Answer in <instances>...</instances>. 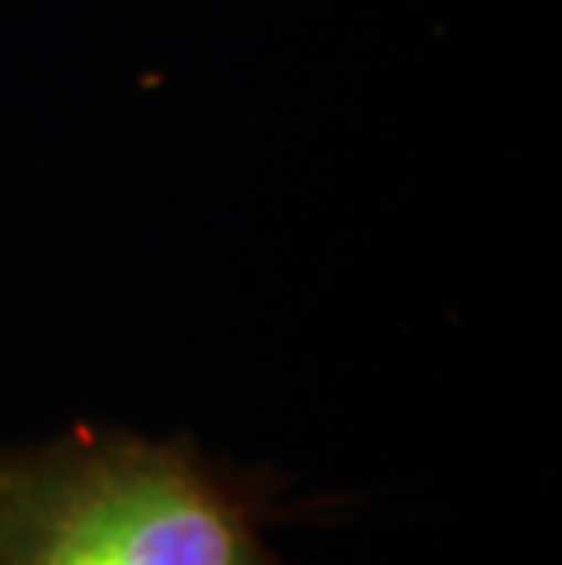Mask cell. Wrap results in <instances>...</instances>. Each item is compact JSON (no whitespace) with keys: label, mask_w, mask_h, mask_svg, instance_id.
I'll use <instances>...</instances> for the list:
<instances>
[{"label":"cell","mask_w":562,"mask_h":565,"mask_svg":"<svg viewBox=\"0 0 562 565\" xmlns=\"http://www.w3.org/2000/svg\"><path fill=\"white\" fill-rule=\"evenodd\" d=\"M282 489L187 435L74 427L0 449V565H289L263 544L296 514Z\"/></svg>","instance_id":"6da1fadb"}]
</instances>
